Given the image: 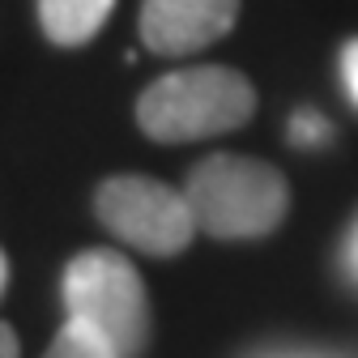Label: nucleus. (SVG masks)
Here are the masks:
<instances>
[{"instance_id": "1", "label": "nucleus", "mask_w": 358, "mask_h": 358, "mask_svg": "<svg viewBox=\"0 0 358 358\" xmlns=\"http://www.w3.org/2000/svg\"><path fill=\"white\" fill-rule=\"evenodd\" d=\"M256 111V90L243 73L222 69V64H196V69H175L145 85L137 99V124L150 141L184 145L235 132Z\"/></svg>"}, {"instance_id": "5", "label": "nucleus", "mask_w": 358, "mask_h": 358, "mask_svg": "<svg viewBox=\"0 0 358 358\" xmlns=\"http://www.w3.org/2000/svg\"><path fill=\"white\" fill-rule=\"evenodd\" d=\"M239 0H145L141 38L158 56H188L231 34Z\"/></svg>"}, {"instance_id": "8", "label": "nucleus", "mask_w": 358, "mask_h": 358, "mask_svg": "<svg viewBox=\"0 0 358 358\" xmlns=\"http://www.w3.org/2000/svg\"><path fill=\"white\" fill-rule=\"evenodd\" d=\"M290 141H294V145H320V141H329V124H324L316 111H303V115H294V124H290Z\"/></svg>"}, {"instance_id": "6", "label": "nucleus", "mask_w": 358, "mask_h": 358, "mask_svg": "<svg viewBox=\"0 0 358 358\" xmlns=\"http://www.w3.org/2000/svg\"><path fill=\"white\" fill-rule=\"evenodd\" d=\"M115 0H38V26L56 48H81L111 17Z\"/></svg>"}, {"instance_id": "9", "label": "nucleus", "mask_w": 358, "mask_h": 358, "mask_svg": "<svg viewBox=\"0 0 358 358\" xmlns=\"http://www.w3.org/2000/svg\"><path fill=\"white\" fill-rule=\"evenodd\" d=\"M341 81H345V94L358 107V38H350L341 48Z\"/></svg>"}, {"instance_id": "12", "label": "nucleus", "mask_w": 358, "mask_h": 358, "mask_svg": "<svg viewBox=\"0 0 358 358\" xmlns=\"http://www.w3.org/2000/svg\"><path fill=\"white\" fill-rule=\"evenodd\" d=\"M9 286V260H5V248H0V294H5Z\"/></svg>"}, {"instance_id": "7", "label": "nucleus", "mask_w": 358, "mask_h": 358, "mask_svg": "<svg viewBox=\"0 0 358 358\" xmlns=\"http://www.w3.org/2000/svg\"><path fill=\"white\" fill-rule=\"evenodd\" d=\"M43 358H115V350L94 329H85L77 320H64V329L56 333V341L48 345Z\"/></svg>"}, {"instance_id": "4", "label": "nucleus", "mask_w": 358, "mask_h": 358, "mask_svg": "<svg viewBox=\"0 0 358 358\" xmlns=\"http://www.w3.org/2000/svg\"><path fill=\"white\" fill-rule=\"evenodd\" d=\"M99 222L145 256H179L196 239V217L184 192L145 175H111L94 192Z\"/></svg>"}, {"instance_id": "10", "label": "nucleus", "mask_w": 358, "mask_h": 358, "mask_svg": "<svg viewBox=\"0 0 358 358\" xmlns=\"http://www.w3.org/2000/svg\"><path fill=\"white\" fill-rule=\"evenodd\" d=\"M341 260H345V273L358 282V227L350 231V239H345V256H341Z\"/></svg>"}, {"instance_id": "2", "label": "nucleus", "mask_w": 358, "mask_h": 358, "mask_svg": "<svg viewBox=\"0 0 358 358\" xmlns=\"http://www.w3.org/2000/svg\"><path fill=\"white\" fill-rule=\"evenodd\" d=\"M184 196L192 205L196 231L213 239L273 235L290 209V188L282 171L243 154H213L196 162L188 171Z\"/></svg>"}, {"instance_id": "11", "label": "nucleus", "mask_w": 358, "mask_h": 358, "mask_svg": "<svg viewBox=\"0 0 358 358\" xmlns=\"http://www.w3.org/2000/svg\"><path fill=\"white\" fill-rule=\"evenodd\" d=\"M0 358H17V337L5 320H0Z\"/></svg>"}, {"instance_id": "3", "label": "nucleus", "mask_w": 358, "mask_h": 358, "mask_svg": "<svg viewBox=\"0 0 358 358\" xmlns=\"http://www.w3.org/2000/svg\"><path fill=\"white\" fill-rule=\"evenodd\" d=\"M64 311L69 320L94 329L115 358H137L150 341V299L145 282L120 252L90 248L64 264Z\"/></svg>"}]
</instances>
